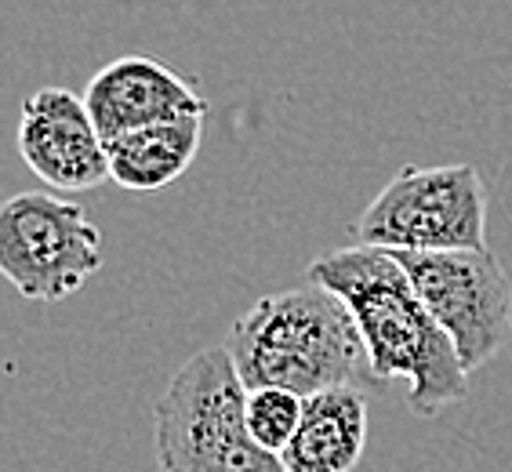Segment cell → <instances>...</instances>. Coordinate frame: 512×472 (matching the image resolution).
I'll return each mask as SVG.
<instances>
[{
	"label": "cell",
	"mask_w": 512,
	"mask_h": 472,
	"mask_svg": "<svg viewBox=\"0 0 512 472\" xmlns=\"http://www.w3.org/2000/svg\"><path fill=\"white\" fill-rule=\"evenodd\" d=\"M367 447V393L335 385L306 396L298 433L284 447L287 472H353Z\"/></svg>",
	"instance_id": "9c48e42d"
},
{
	"label": "cell",
	"mask_w": 512,
	"mask_h": 472,
	"mask_svg": "<svg viewBox=\"0 0 512 472\" xmlns=\"http://www.w3.org/2000/svg\"><path fill=\"white\" fill-rule=\"evenodd\" d=\"M204 117H178L109 142V178L128 193H157L189 171L200 153Z\"/></svg>",
	"instance_id": "30bf717a"
},
{
	"label": "cell",
	"mask_w": 512,
	"mask_h": 472,
	"mask_svg": "<svg viewBox=\"0 0 512 472\" xmlns=\"http://www.w3.org/2000/svg\"><path fill=\"white\" fill-rule=\"evenodd\" d=\"M487 186L473 164L400 168L356 218V244L385 251H487Z\"/></svg>",
	"instance_id": "277c9868"
},
{
	"label": "cell",
	"mask_w": 512,
	"mask_h": 472,
	"mask_svg": "<svg viewBox=\"0 0 512 472\" xmlns=\"http://www.w3.org/2000/svg\"><path fill=\"white\" fill-rule=\"evenodd\" d=\"M19 157L59 193H84L109 178V142L69 88H40L22 102Z\"/></svg>",
	"instance_id": "52a82bcc"
},
{
	"label": "cell",
	"mask_w": 512,
	"mask_h": 472,
	"mask_svg": "<svg viewBox=\"0 0 512 472\" xmlns=\"http://www.w3.org/2000/svg\"><path fill=\"white\" fill-rule=\"evenodd\" d=\"M306 280L331 287L356 316L371 378L407 382V407L436 418L469 396L458 345L418 295L404 262L385 247L356 244L309 262Z\"/></svg>",
	"instance_id": "6da1fadb"
},
{
	"label": "cell",
	"mask_w": 512,
	"mask_h": 472,
	"mask_svg": "<svg viewBox=\"0 0 512 472\" xmlns=\"http://www.w3.org/2000/svg\"><path fill=\"white\" fill-rule=\"evenodd\" d=\"M433 309L465 371L473 374L502 353L512 335V284L491 251H393Z\"/></svg>",
	"instance_id": "8992f818"
},
{
	"label": "cell",
	"mask_w": 512,
	"mask_h": 472,
	"mask_svg": "<svg viewBox=\"0 0 512 472\" xmlns=\"http://www.w3.org/2000/svg\"><path fill=\"white\" fill-rule=\"evenodd\" d=\"M102 233L88 211L55 193H19L0 207V273L22 298L62 302L99 273Z\"/></svg>",
	"instance_id": "5b68a950"
},
{
	"label": "cell",
	"mask_w": 512,
	"mask_h": 472,
	"mask_svg": "<svg viewBox=\"0 0 512 472\" xmlns=\"http://www.w3.org/2000/svg\"><path fill=\"white\" fill-rule=\"evenodd\" d=\"M247 396L226 345L189 356L153 407L157 472H287L247 433Z\"/></svg>",
	"instance_id": "3957f363"
},
{
	"label": "cell",
	"mask_w": 512,
	"mask_h": 472,
	"mask_svg": "<svg viewBox=\"0 0 512 472\" xmlns=\"http://www.w3.org/2000/svg\"><path fill=\"white\" fill-rule=\"evenodd\" d=\"M226 349L247 389H291L313 396L335 385H356L371 374L367 349L342 295L306 284L258 298L229 327Z\"/></svg>",
	"instance_id": "7a4b0ae2"
},
{
	"label": "cell",
	"mask_w": 512,
	"mask_h": 472,
	"mask_svg": "<svg viewBox=\"0 0 512 472\" xmlns=\"http://www.w3.org/2000/svg\"><path fill=\"white\" fill-rule=\"evenodd\" d=\"M306 411V396L291 393V389H251L247 396V433L255 436V443H262L266 451L284 454V447L291 443V436L298 433Z\"/></svg>",
	"instance_id": "8fae6325"
},
{
	"label": "cell",
	"mask_w": 512,
	"mask_h": 472,
	"mask_svg": "<svg viewBox=\"0 0 512 472\" xmlns=\"http://www.w3.org/2000/svg\"><path fill=\"white\" fill-rule=\"evenodd\" d=\"M84 102L106 142L149 124L207 113L204 95L182 73L149 55H124L102 66L88 80Z\"/></svg>",
	"instance_id": "ba28073f"
}]
</instances>
